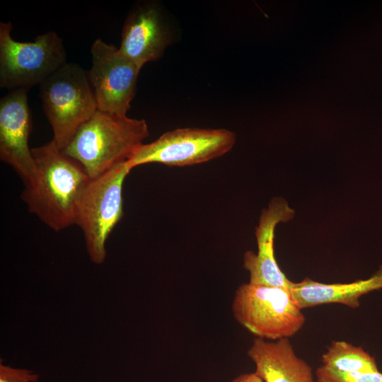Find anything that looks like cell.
<instances>
[{
  "label": "cell",
  "instance_id": "cell-1",
  "mask_svg": "<svg viewBox=\"0 0 382 382\" xmlns=\"http://www.w3.org/2000/svg\"><path fill=\"white\" fill-rule=\"evenodd\" d=\"M31 150L36 176L32 185L25 187L22 199L31 214L60 231L74 224L78 202L91 178L52 139Z\"/></svg>",
  "mask_w": 382,
  "mask_h": 382
},
{
  "label": "cell",
  "instance_id": "cell-2",
  "mask_svg": "<svg viewBox=\"0 0 382 382\" xmlns=\"http://www.w3.org/2000/svg\"><path fill=\"white\" fill-rule=\"evenodd\" d=\"M149 135L143 119L97 110L62 149L77 161L91 178L129 160Z\"/></svg>",
  "mask_w": 382,
  "mask_h": 382
},
{
  "label": "cell",
  "instance_id": "cell-3",
  "mask_svg": "<svg viewBox=\"0 0 382 382\" xmlns=\"http://www.w3.org/2000/svg\"><path fill=\"white\" fill-rule=\"evenodd\" d=\"M40 96L52 140L61 149L98 110L86 71L75 63L66 62L42 82Z\"/></svg>",
  "mask_w": 382,
  "mask_h": 382
},
{
  "label": "cell",
  "instance_id": "cell-4",
  "mask_svg": "<svg viewBox=\"0 0 382 382\" xmlns=\"http://www.w3.org/2000/svg\"><path fill=\"white\" fill-rule=\"evenodd\" d=\"M232 312L236 321L257 337L273 341L294 336L306 322L290 291L249 282L236 290Z\"/></svg>",
  "mask_w": 382,
  "mask_h": 382
},
{
  "label": "cell",
  "instance_id": "cell-5",
  "mask_svg": "<svg viewBox=\"0 0 382 382\" xmlns=\"http://www.w3.org/2000/svg\"><path fill=\"white\" fill-rule=\"evenodd\" d=\"M131 171L127 162L91 178L78 202L74 224L82 230L91 260L106 258L105 243L123 216L122 186Z\"/></svg>",
  "mask_w": 382,
  "mask_h": 382
},
{
  "label": "cell",
  "instance_id": "cell-6",
  "mask_svg": "<svg viewBox=\"0 0 382 382\" xmlns=\"http://www.w3.org/2000/svg\"><path fill=\"white\" fill-rule=\"evenodd\" d=\"M11 22H0V88L11 91L40 85L66 63L62 38L54 31L36 36L33 42L11 37Z\"/></svg>",
  "mask_w": 382,
  "mask_h": 382
},
{
  "label": "cell",
  "instance_id": "cell-7",
  "mask_svg": "<svg viewBox=\"0 0 382 382\" xmlns=\"http://www.w3.org/2000/svg\"><path fill=\"white\" fill-rule=\"evenodd\" d=\"M236 140L235 133L226 129L178 128L141 144L127 164L130 170L150 163L170 166L195 165L226 154Z\"/></svg>",
  "mask_w": 382,
  "mask_h": 382
},
{
  "label": "cell",
  "instance_id": "cell-8",
  "mask_svg": "<svg viewBox=\"0 0 382 382\" xmlns=\"http://www.w3.org/2000/svg\"><path fill=\"white\" fill-rule=\"evenodd\" d=\"M92 64L86 71L98 110L125 116L134 98L139 69L112 44L96 39L91 48Z\"/></svg>",
  "mask_w": 382,
  "mask_h": 382
},
{
  "label": "cell",
  "instance_id": "cell-9",
  "mask_svg": "<svg viewBox=\"0 0 382 382\" xmlns=\"http://www.w3.org/2000/svg\"><path fill=\"white\" fill-rule=\"evenodd\" d=\"M29 89L12 90L0 100V159L21 177L25 187L33 183L36 167L28 146L32 116Z\"/></svg>",
  "mask_w": 382,
  "mask_h": 382
},
{
  "label": "cell",
  "instance_id": "cell-10",
  "mask_svg": "<svg viewBox=\"0 0 382 382\" xmlns=\"http://www.w3.org/2000/svg\"><path fill=\"white\" fill-rule=\"evenodd\" d=\"M173 33L160 4L137 3L122 26L120 51L139 69L156 61L172 42Z\"/></svg>",
  "mask_w": 382,
  "mask_h": 382
},
{
  "label": "cell",
  "instance_id": "cell-11",
  "mask_svg": "<svg viewBox=\"0 0 382 382\" xmlns=\"http://www.w3.org/2000/svg\"><path fill=\"white\" fill-rule=\"evenodd\" d=\"M294 214V210L282 197L273 198L262 212L255 228L257 252L249 250L243 256V267L250 274L249 283L291 290L293 282L280 270L274 257V238L277 224L291 220Z\"/></svg>",
  "mask_w": 382,
  "mask_h": 382
},
{
  "label": "cell",
  "instance_id": "cell-12",
  "mask_svg": "<svg viewBox=\"0 0 382 382\" xmlns=\"http://www.w3.org/2000/svg\"><path fill=\"white\" fill-rule=\"evenodd\" d=\"M247 354L264 382H316L311 366L298 357L289 338L257 337Z\"/></svg>",
  "mask_w": 382,
  "mask_h": 382
},
{
  "label": "cell",
  "instance_id": "cell-13",
  "mask_svg": "<svg viewBox=\"0 0 382 382\" xmlns=\"http://www.w3.org/2000/svg\"><path fill=\"white\" fill-rule=\"evenodd\" d=\"M379 289H382V265L366 279L325 284L305 278L300 282H293L290 291L301 309L332 303L355 308L359 306L362 296Z\"/></svg>",
  "mask_w": 382,
  "mask_h": 382
},
{
  "label": "cell",
  "instance_id": "cell-14",
  "mask_svg": "<svg viewBox=\"0 0 382 382\" xmlns=\"http://www.w3.org/2000/svg\"><path fill=\"white\" fill-rule=\"evenodd\" d=\"M324 366L341 372H376L378 366L374 357L361 347L345 341H333L322 355Z\"/></svg>",
  "mask_w": 382,
  "mask_h": 382
},
{
  "label": "cell",
  "instance_id": "cell-15",
  "mask_svg": "<svg viewBox=\"0 0 382 382\" xmlns=\"http://www.w3.org/2000/svg\"><path fill=\"white\" fill-rule=\"evenodd\" d=\"M316 382H382V373L341 372L330 369L323 365L316 371Z\"/></svg>",
  "mask_w": 382,
  "mask_h": 382
},
{
  "label": "cell",
  "instance_id": "cell-16",
  "mask_svg": "<svg viewBox=\"0 0 382 382\" xmlns=\"http://www.w3.org/2000/svg\"><path fill=\"white\" fill-rule=\"evenodd\" d=\"M39 374L25 368L12 367L0 363V382H37Z\"/></svg>",
  "mask_w": 382,
  "mask_h": 382
},
{
  "label": "cell",
  "instance_id": "cell-17",
  "mask_svg": "<svg viewBox=\"0 0 382 382\" xmlns=\"http://www.w3.org/2000/svg\"><path fill=\"white\" fill-rule=\"evenodd\" d=\"M231 382H264L262 379L255 373H244L234 378Z\"/></svg>",
  "mask_w": 382,
  "mask_h": 382
}]
</instances>
